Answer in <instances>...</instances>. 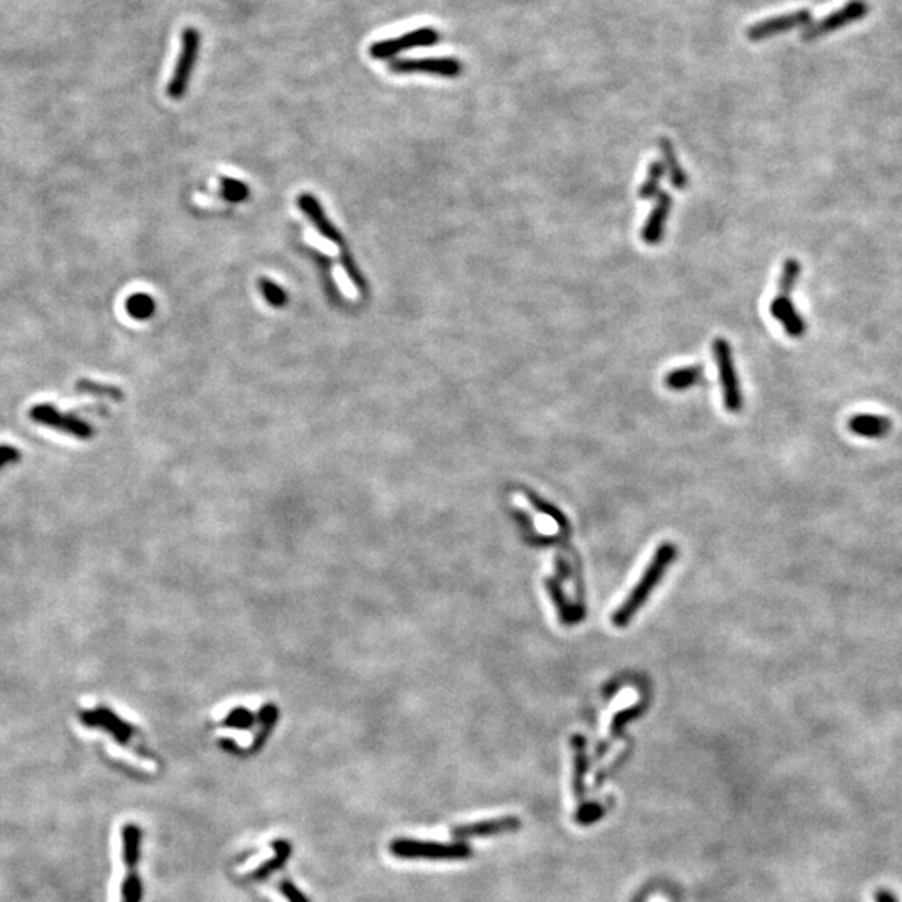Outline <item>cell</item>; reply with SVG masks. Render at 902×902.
Here are the masks:
<instances>
[{"mask_svg":"<svg viewBox=\"0 0 902 902\" xmlns=\"http://www.w3.org/2000/svg\"><path fill=\"white\" fill-rule=\"evenodd\" d=\"M676 546L670 544H664L655 554V557L649 563L644 577L640 578L637 586L632 590L630 597L625 600L620 609L611 615V624L615 627H625L632 620V617L637 613L638 609L645 603V600L651 595L652 590L659 585L660 578L664 577L667 567L676 558Z\"/></svg>","mask_w":902,"mask_h":902,"instance_id":"1","label":"cell"},{"mask_svg":"<svg viewBox=\"0 0 902 902\" xmlns=\"http://www.w3.org/2000/svg\"><path fill=\"white\" fill-rule=\"evenodd\" d=\"M799 275H800V263L794 258L785 259L779 279V294L770 303V315L783 324L785 332L792 338H800L806 332V321L797 313L796 306L792 305L791 298Z\"/></svg>","mask_w":902,"mask_h":902,"instance_id":"2","label":"cell"},{"mask_svg":"<svg viewBox=\"0 0 902 902\" xmlns=\"http://www.w3.org/2000/svg\"><path fill=\"white\" fill-rule=\"evenodd\" d=\"M79 720L89 729L104 730L116 742L137 752L141 757L151 758L149 750L143 747L141 734L137 727L120 718L114 710H111L106 705H99L95 709H87L79 712Z\"/></svg>","mask_w":902,"mask_h":902,"instance_id":"3","label":"cell"},{"mask_svg":"<svg viewBox=\"0 0 902 902\" xmlns=\"http://www.w3.org/2000/svg\"><path fill=\"white\" fill-rule=\"evenodd\" d=\"M141 839L143 832L135 824H126L122 827L124 879L120 884L119 902H141L143 899V882L137 873V864L141 856Z\"/></svg>","mask_w":902,"mask_h":902,"instance_id":"4","label":"cell"},{"mask_svg":"<svg viewBox=\"0 0 902 902\" xmlns=\"http://www.w3.org/2000/svg\"><path fill=\"white\" fill-rule=\"evenodd\" d=\"M390 850L401 859H464L472 854L470 846L462 842L439 844L413 839H397Z\"/></svg>","mask_w":902,"mask_h":902,"instance_id":"5","label":"cell"},{"mask_svg":"<svg viewBox=\"0 0 902 902\" xmlns=\"http://www.w3.org/2000/svg\"><path fill=\"white\" fill-rule=\"evenodd\" d=\"M712 351H714L720 386H722L724 405H726L727 412L739 413L742 408V393H741L739 376L735 372L729 341L726 338H716V341L712 345Z\"/></svg>","mask_w":902,"mask_h":902,"instance_id":"6","label":"cell"},{"mask_svg":"<svg viewBox=\"0 0 902 902\" xmlns=\"http://www.w3.org/2000/svg\"><path fill=\"white\" fill-rule=\"evenodd\" d=\"M201 47V34L196 27H186L181 37V53L174 67L173 78L168 84V95L171 99H181L187 91L193 69L196 66Z\"/></svg>","mask_w":902,"mask_h":902,"instance_id":"7","label":"cell"},{"mask_svg":"<svg viewBox=\"0 0 902 902\" xmlns=\"http://www.w3.org/2000/svg\"><path fill=\"white\" fill-rule=\"evenodd\" d=\"M29 416L37 425L53 428L55 431H61L74 439H91L94 437V428L87 422L80 420L74 414L59 412L55 406L47 403L34 405L29 412Z\"/></svg>","mask_w":902,"mask_h":902,"instance_id":"8","label":"cell"},{"mask_svg":"<svg viewBox=\"0 0 902 902\" xmlns=\"http://www.w3.org/2000/svg\"><path fill=\"white\" fill-rule=\"evenodd\" d=\"M439 40H441V36H439L437 29H433V27H420V29H414V30L406 32L401 37L374 42V44L370 45V55L374 57V59L385 61V59H391V57H395L398 53L412 51V49H416V47H431V45L439 44Z\"/></svg>","mask_w":902,"mask_h":902,"instance_id":"9","label":"cell"},{"mask_svg":"<svg viewBox=\"0 0 902 902\" xmlns=\"http://www.w3.org/2000/svg\"><path fill=\"white\" fill-rule=\"evenodd\" d=\"M390 70L395 74H430L445 79L460 78L463 66L455 57H418V59H391Z\"/></svg>","mask_w":902,"mask_h":902,"instance_id":"10","label":"cell"},{"mask_svg":"<svg viewBox=\"0 0 902 902\" xmlns=\"http://www.w3.org/2000/svg\"><path fill=\"white\" fill-rule=\"evenodd\" d=\"M869 12V7L864 0H850L849 4H846L844 7H840L836 12L824 17L823 20H819L817 24H812V26L806 29L804 32V39L814 40L817 37H823L829 32H834L840 27L848 26L850 22H857L864 19Z\"/></svg>","mask_w":902,"mask_h":902,"instance_id":"11","label":"cell"},{"mask_svg":"<svg viewBox=\"0 0 902 902\" xmlns=\"http://www.w3.org/2000/svg\"><path fill=\"white\" fill-rule=\"evenodd\" d=\"M812 15L809 11H796V12L783 13L777 17H770L762 22H757L754 26L747 29V39L752 42L769 39L774 36H779L785 30H792L796 27L809 26Z\"/></svg>","mask_w":902,"mask_h":902,"instance_id":"12","label":"cell"},{"mask_svg":"<svg viewBox=\"0 0 902 902\" xmlns=\"http://www.w3.org/2000/svg\"><path fill=\"white\" fill-rule=\"evenodd\" d=\"M672 196L668 193L660 191L657 196H655V204H653V209L647 217V223L642 227V233H640V238L649 244H659L662 238H664L665 225H667V219L670 216L672 211Z\"/></svg>","mask_w":902,"mask_h":902,"instance_id":"13","label":"cell"},{"mask_svg":"<svg viewBox=\"0 0 902 902\" xmlns=\"http://www.w3.org/2000/svg\"><path fill=\"white\" fill-rule=\"evenodd\" d=\"M298 206H299V209L303 211L306 217H309V221L315 225L316 229H318V233L321 236H323V238L330 239L332 242H336V244H341V242H343V236H341V233H340V231H338V227L332 225V221H330V217L326 216L324 209H323V206L319 204V201L316 200L315 196H311V194H308V193L301 194V196L298 198Z\"/></svg>","mask_w":902,"mask_h":902,"instance_id":"14","label":"cell"},{"mask_svg":"<svg viewBox=\"0 0 902 902\" xmlns=\"http://www.w3.org/2000/svg\"><path fill=\"white\" fill-rule=\"evenodd\" d=\"M518 825L520 823H518L517 817H502V819H493V821H487V823L458 825L453 829V837L468 839V837L493 836V834H500V832L517 829Z\"/></svg>","mask_w":902,"mask_h":902,"instance_id":"15","label":"cell"},{"mask_svg":"<svg viewBox=\"0 0 902 902\" xmlns=\"http://www.w3.org/2000/svg\"><path fill=\"white\" fill-rule=\"evenodd\" d=\"M849 430L863 439H882L890 433V422L886 416L857 414L850 418Z\"/></svg>","mask_w":902,"mask_h":902,"instance_id":"16","label":"cell"},{"mask_svg":"<svg viewBox=\"0 0 902 902\" xmlns=\"http://www.w3.org/2000/svg\"><path fill=\"white\" fill-rule=\"evenodd\" d=\"M660 152H662V158H664L665 173L668 174L670 177V184L676 187V189H685L689 184V176L684 171V168L680 166L678 158H676V149L672 146L670 139L662 137L660 143Z\"/></svg>","mask_w":902,"mask_h":902,"instance_id":"17","label":"cell"},{"mask_svg":"<svg viewBox=\"0 0 902 902\" xmlns=\"http://www.w3.org/2000/svg\"><path fill=\"white\" fill-rule=\"evenodd\" d=\"M702 376L703 365H692V366L678 368V370L668 373L665 376L664 383L668 390L682 391V390H689L690 386L701 383Z\"/></svg>","mask_w":902,"mask_h":902,"instance_id":"18","label":"cell"},{"mask_svg":"<svg viewBox=\"0 0 902 902\" xmlns=\"http://www.w3.org/2000/svg\"><path fill=\"white\" fill-rule=\"evenodd\" d=\"M273 848H275V852H276L275 859H271L269 863L263 864L256 873H252V879L263 881L266 877H269V874H273L275 871L281 869L286 864V861H288V857L291 856V846L286 840H276L273 844Z\"/></svg>","mask_w":902,"mask_h":902,"instance_id":"19","label":"cell"},{"mask_svg":"<svg viewBox=\"0 0 902 902\" xmlns=\"http://www.w3.org/2000/svg\"><path fill=\"white\" fill-rule=\"evenodd\" d=\"M665 174V166L662 160H653L649 168V174L644 181V184L638 187V198L640 200H653L660 193V183Z\"/></svg>","mask_w":902,"mask_h":902,"instance_id":"20","label":"cell"},{"mask_svg":"<svg viewBox=\"0 0 902 902\" xmlns=\"http://www.w3.org/2000/svg\"><path fill=\"white\" fill-rule=\"evenodd\" d=\"M126 311L129 313L131 318L143 321V319H149L154 315L156 303L146 292H137V294H133V296L127 298Z\"/></svg>","mask_w":902,"mask_h":902,"instance_id":"21","label":"cell"},{"mask_svg":"<svg viewBox=\"0 0 902 902\" xmlns=\"http://www.w3.org/2000/svg\"><path fill=\"white\" fill-rule=\"evenodd\" d=\"M546 586H548V590L552 592V598H554V602H555V605H557L558 611H560V617L563 619V622H565V624H577V622L584 617V611H577V609H571V607L567 605V602H565V598H563V594L560 592V585H558L555 580H548V582H546Z\"/></svg>","mask_w":902,"mask_h":902,"instance_id":"22","label":"cell"},{"mask_svg":"<svg viewBox=\"0 0 902 902\" xmlns=\"http://www.w3.org/2000/svg\"><path fill=\"white\" fill-rule=\"evenodd\" d=\"M221 196L229 202H242L250 196V187L238 179L223 177L221 179Z\"/></svg>","mask_w":902,"mask_h":902,"instance_id":"23","label":"cell"},{"mask_svg":"<svg viewBox=\"0 0 902 902\" xmlns=\"http://www.w3.org/2000/svg\"><path fill=\"white\" fill-rule=\"evenodd\" d=\"M76 390L80 393H87V395H97V397H106V398L116 399L120 401L122 399V391L116 386L101 385V383H94L91 380H80L79 383L76 385Z\"/></svg>","mask_w":902,"mask_h":902,"instance_id":"24","label":"cell"},{"mask_svg":"<svg viewBox=\"0 0 902 902\" xmlns=\"http://www.w3.org/2000/svg\"><path fill=\"white\" fill-rule=\"evenodd\" d=\"M341 265L345 267L348 278L351 279V283L358 288L359 291H366L368 283H366V279L363 276V273L359 271L358 265L355 263V259H353L351 252L348 251V248H346V246L341 248Z\"/></svg>","mask_w":902,"mask_h":902,"instance_id":"25","label":"cell"},{"mask_svg":"<svg viewBox=\"0 0 902 902\" xmlns=\"http://www.w3.org/2000/svg\"><path fill=\"white\" fill-rule=\"evenodd\" d=\"M259 288L261 292L265 296L266 301L275 308H283L288 303V294L286 291L278 286L276 283H273L271 279L263 278L259 281Z\"/></svg>","mask_w":902,"mask_h":902,"instance_id":"26","label":"cell"},{"mask_svg":"<svg viewBox=\"0 0 902 902\" xmlns=\"http://www.w3.org/2000/svg\"><path fill=\"white\" fill-rule=\"evenodd\" d=\"M20 458H22V453L19 451L17 447L7 445V443L0 445V472L9 464L19 463Z\"/></svg>","mask_w":902,"mask_h":902,"instance_id":"27","label":"cell"},{"mask_svg":"<svg viewBox=\"0 0 902 902\" xmlns=\"http://www.w3.org/2000/svg\"><path fill=\"white\" fill-rule=\"evenodd\" d=\"M279 890L284 894V898L290 902H309L306 899L305 894L301 890H298L291 881L284 879L281 884H279Z\"/></svg>","mask_w":902,"mask_h":902,"instance_id":"28","label":"cell"},{"mask_svg":"<svg viewBox=\"0 0 902 902\" xmlns=\"http://www.w3.org/2000/svg\"><path fill=\"white\" fill-rule=\"evenodd\" d=\"M876 902H898V899L890 894V890H879L876 894Z\"/></svg>","mask_w":902,"mask_h":902,"instance_id":"29","label":"cell"}]
</instances>
